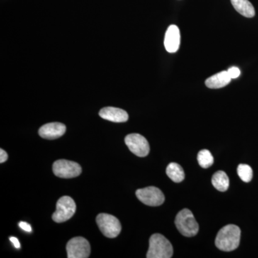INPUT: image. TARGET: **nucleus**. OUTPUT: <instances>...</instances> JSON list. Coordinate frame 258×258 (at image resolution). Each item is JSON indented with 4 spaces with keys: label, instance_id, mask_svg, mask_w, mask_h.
Masks as SVG:
<instances>
[{
    "label": "nucleus",
    "instance_id": "obj_1",
    "mask_svg": "<svg viewBox=\"0 0 258 258\" xmlns=\"http://www.w3.org/2000/svg\"><path fill=\"white\" fill-rule=\"evenodd\" d=\"M240 229L237 225H226L219 231L215 239V245L225 252L235 250L240 244Z\"/></svg>",
    "mask_w": 258,
    "mask_h": 258
},
{
    "label": "nucleus",
    "instance_id": "obj_2",
    "mask_svg": "<svg viewBox=\"0 0 258 258\" xmlns=\"http://www.w3.org/2000/svg\"><path fill=\"white\" fill-rule=\"evenodd\" d=\"M172 255V245L164 236L161 234L151 236L147 258H170Z\"/></svg>",
    "mask_w": 258,
    "mask_h": 258
},
{
    "label": "nucleus",
    "instance_id": "obj_3",
    "mask_svg": "<svg viewBox=\"0 0 258 258\" xmlns=\"http://www.w3.org/2000/svg\"><path fill=\"white\" fill-rule=\"evenodd\" d=\"M175 225L181 235L185 237H194L198 233L199 225L192 212L188 209L181 210L176 215Z\"/></svg>",
    "mask_w": 258,
    "mask_h": 258
},
{
    "label": "nucleus",
    "instance_id": "obj_4",
    "mask_svg": "<svg viewBox=\"0 0 258 258\" xmlns=\"http://www.w3.org/2000/svg\"><path fill=\"white\" fill-rule=\"evenodd\" d=\"M97 225L102 233L108 238H115L121 231L119 220L108 214H99L96 217Z\"/></svg>",
    "mask_w": 258,
    "mask_h": 258
},
{
    "label": "nucleus",
    "instance_id": "obj_5",
    "mask_svg": "<svg viewBox=\"0 0 258 258\" xmlns=\"http://www.w3.org/2000/svg\"><path fill=\"white\" fill-rule=\"evenodd\" d=\"M76 211L74 200L70 197L64 196L59 199L56 205V211L52 215V220L57 223L68 221Z\"/></svg>",
    "mask_w": 258,
    "mask_h": 258
},
{
    "label": "nucleus",
    "instance_id": "obj_6",
    "mask_svg": "<svg viewBox=\"0 0 258 258\" xmlns=\"http://www.w3.org/2000/svg\"><path fill=\"white\" fill-rule=\"evenodd\" d=\"M52 170L55 175L58 177L71 179L79 176L82 172V168L74 161L60 159L54 162Z\"/></svg>",
    "mask_w": 258,
    "mask_h": 258
},
{
    "label": "nucleus",
    "instance_id": "obj_7",
    "mask_svg": "<svg viewBox=\"0 0 258 258\" xmlns=\"http://www.w3.org/2000/svg\"><path fill=\"white\" fill-rule=\"evenodd\" d=\"M136 195L142 203L148 206H160L165 200L164 194L155 186L139 189L136 191Z\"/></svg>",
    "mask_w": 258,
    "mask_h": 258
},
{
    "label": "nucleus",
    "instance_id": "obj_8",
    "mask_svg": "<svg viewBox=\"0 0 258 258\" xmlns=\"http://www.w3.org/2000/svg\"><path fill=\"white\" fill-rule=\"evenodd\" d=\"M68 257L87 258L91 254V245L86 239L76 237L71 239L66 246Z\"/></svg>",
    "mask_w": 258,
    "mask_h": 258
},
{
    "label": "nucleus",
    "instance_id": "obj_9",
    "mask_svg": "<svg viewBox=\"0 0 258 258\" xmlns=\"http://www.w3.org/2000/svg\"><path fill=\"white\" fill-rule=\"evenodd\" d=\"M125 143L129 150L139 157H145L150 151L149 142L145 137L139 134H128L125 137Z\"/></svg>",
    "mask_w": 258,
    "mask_h": 258
},
{
    "label": "nucleus",
    "instance_id": "obj_10",
    "mask_svg": "<svg viewBox=\"0 0 258 258\" xmlns=\"http://www.w3.org/2000/svg\"><path fill=\"white\" fill-rule=\"evenodd\" d=\"M66 132V126L63 123H49L47 124L42 125L39 129V135L42 138L52 140L60 138Z\"/></svg>",
    "mask_w": 258,
    "mask_h": 258
},
{
    "label": "nucleus",
    "instance_id": "obj_11",
    "mask_svg": "<svg viewBox=\"0 0 258 258\" xmlns=\"http://www.w3.org/2000/svg\"><path fill=\"white\" fill-rule=\"evenodd\" d=\"M179 29L175 25H171L168 28L164 38V46L167 52L174 53L179 50L180 45Z\"/></svg>",
    "mask_w": 258,
    "mask_h": 258
},
{
    "label": "nucleus",
    "instance_id": "obj_12",
    "mask_svg": "<svg viewBox=\"0 0 258 258\" xmlns=\"http://www.w3.org/2000/svg\"><path fill=\"white\" fill-rule=\"evenodd\" d=\"M99 115L103 119L110 120L114 123H123L128 119V115L124 110L114 107H106L102 108Z\"/></svg>",
    "mask_w": 258,
    "mask_h": 258
},
{
    "label": "nucleus",
    "instance_id": "obj_13",
    "mask_svg": "<svg viewBox=\"0 0 258 258\" xmlns=\"http://www.w3.org/2000/svg\"><path fill=\"white\" fill-rule=\"evenodd\" d=\"M231 80L232 79L229 76L227 71H222L207 79L205 85L209 88L217 89V88H221L227 86L230 83Z\"/></svg>",
    "mask_w": 258,
    "mask_h": 258
},
{
    "label": "nucleus",
    "instance_id": "obj_14",
    "mask_svg": "<svg viewBox=\"0 0 258 258\" xmlns=\"http://www.w3.org/2000/svg\"><path fill=\"white\" fill-rule=\"evenodd\" d=\"M231 3L237 12L245 18H253L255 15L253 5L248 0H231Z\"/></svg>",
    "mask_w": 258,
    "mask_h": 258
},
{
    "label": "nucleus",
    "instance_id": "obj_15",
    "mask_svg": "<svg viewBox=\"0 0 258 258\" xmlns=\"http://www.w3.org/2000/svg\"><path fill=\"white\" fill-rule=\"evenodd\" d=\"M212 183L218 191H225L228 189L230 180L225 171H218L212 176Z\"/></svg>",
    "mask_w": 258,
    "mask_h": 258
},
{
    "label": "nucleus",
    "instance_id": "obj_16",
    "mask_svg": "<svg viewBox=\"0 0 258 258\" xmlns=\"http://www.w3.org/2000/svg\"><path fill=\"white\" fill-rule=\"evenodd\" d=\"M166 172L167 176L174 182H181L184 179V171L177 163H170L166 168Z\"/></svg>",
    "mask_w": 258,
    "mask_h": 258
},
{
    "label": "nucleus",
    "instance_id": "obj_17",
    "mask_svg": "<svg viewBox=\"0 0 258 258\" xmlns=\"http://www.w3.org/2000/svg\"><path fill=\"white\" fill-rule=\"evenodd\" d=\"M198 160L199 164L204 168L208 169L213 164L214 157L210 151L207 149H203L198 153Z\"/></svg>",
    "mask_w": 258,
    "mask_h": 258
},
{
    "label": "nucleus",
    "instance_id": "obj_18",
    "mask_svg": "<svg viewBox=\"0 0 258 258\" xmlns=\"http://www.w3.org/2000/svg\"><path fill=\"white\" fill-rule=\"evenodd\" d=\"M237 174L244 182H249L253 175L252 168L247 164H240L237 167Z\"/></svg>",
    "mask_w": 258,
    "mask_h": 258
},
{
    "label": "nucleus",
    "instance_id": "obj_19",
    "mask_svg": "<svg viewBox=\"0 0 258 258\" xmlns=\"http://www.w3.org/2000/svg\"><path fill=\"white\" fill-rule=\"evenodd\" d=\"M227 72H228L229 76H230L232 79H237V78L240 76V69L237 67H235V66L230 68V69L227 70Z\"/></svg>",
    "mask_w": 258,
    "mask_h": 258
},
{
    "label": "nucleus",
    "instance_id": "obj_20",
    "mask_svg": "<svg viewBox=\"0 0 258 258\" xmlns=\"http://www.w3.org/2000/svg\"><path fill=\"white\" fill-rule=\"evenodd\" d=\"M19 226H20V227L22 230L25 231V232H32V230L31 225H30V224L27 223V222H20V223H19Z\"/></svg>",
    "mask_w": 258,
    "mask_h": 258
},
{
    "label": "nucleus",
    "instance_id": "obj_21",
    "mask_svg": "<svg viewBox=\"0 0 258 258\" xmlns=\"http://www.w3.org/2000/svg\"><path fill=\"white\" fill-rule=\"evenodd\" d=\"M8 155L7 152H5V150H3V149H0V163L3 164V163L8 160Z\"/></svg>",
    "mask_w": 258,
    "mask_h": 258
},
{
    "label": "nucleus",
    "instance_id": "obj_22",
    "mask_svg": "<svg viewBox=\"0 0 258 258\" xmlns=\"http://www.w3.org/2000/svg\"><path fill=\"white\" fill-rule=\"evenodd\" d=\"M10 240L11 241L12 243L15 246V248L20 249L21 247L20 242H19L18 239L15 237H10Z\"/></svg>",
    "mask_w": 258,
    "mask_h": 258
}]
</instances>
